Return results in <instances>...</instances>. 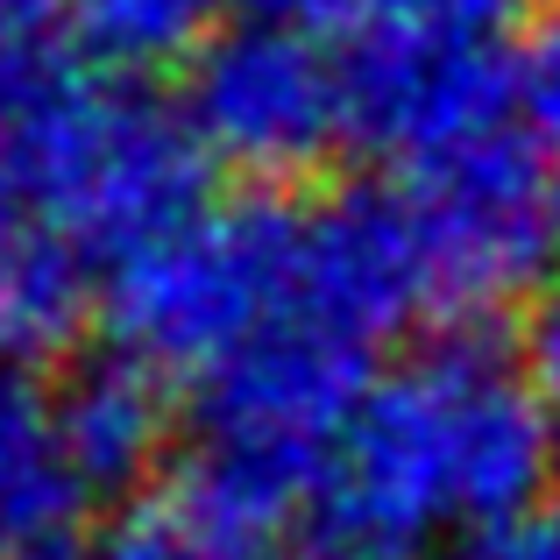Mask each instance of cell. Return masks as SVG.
<instances>
[{
  "label": "cell",
  "mask_w": 560,
  "mask_h": 560,
  "mask_svg": "<svg viewBox=\"0 0 560 560\" xmlns=\"http://www.w3.org/2000/svg\"><path fill=\"white\" fill-rule=\"evenodd\" d=\"M553 419L525 362L490 334H440L376 370L319 476V525L348 560H411L539 504Z\"/></svg>",
  "instance_id": "1"
},
{
  "label": "cell",
  "mask_w": 560,
  "mask_h": 560,
  "mask_svg": "<svg viewBox=\"0 0 560 560\" xmlns=\"http://www.w3.org/2000/svg\"><path fill=\"white\" fill-rule=\"evenodd\" d=\"M206 171L185 107L128 79L65 65L0 93V185L79 262L114 270L142 242L206 206Z\"/></svg>",
  "instance_id": "2"
},
{
  "label": "cell",
  "mask_w": 560,
  "mask_h": 560,
  "mask_svg": "<svg viewBox=\"0 0 560 560\" xmlns=\"http://www.w3.org/2000/svg\"><path fill=\"white\" fill-rule=\"evenodd\" d=\"M305 206L234 199L199 206L100 277V313L121 355L156 376H213L234 348L299 313Z\"/></svg>",
  "instance_id": "3"
},
{
  "label": "cell",
  "mask_w": 560,
  "mask_h": 560,
  "mask_svg": "<svg viewBox=\"0 0 560 560\" xmlns=\"http://www.w3.org/2000/svg\"><path fill=\"white\" fill-rule=\"evenodd\" d=\"M525 0H341L334 57L348 85V136L383 156H425L518 121Z\"/></svg>",
  "instance_id": "4"
},
{
  "label": "cell",
  "mask_w": 560,
  "mask_h": 560,
  "mask_svg": "<svg viewBox=\"0 0 560 560\" xmlns=\"http://www.w3.org/2000/svg\"><path fill=\"white\" fill-rule=\"evenodd\" d=\"M553 156L518 121L405 171L397 199L419 234L433 313L490 319L518 305L560 256V185Z\"/></svg>",
  "instance_id": "5"
},
{
  "label": "cell",
  "mask_w": 560,
  "mask_h": 560,
  "mask_svg": "<svg viewBox=\"0 0 560 560\" xmlns=\"http://www.w3.org/2000/svg\"><path fill=\"white\" fill-rule=\"evenodd\" d=\"M185 121L213 164L256 185L313 178L348 142L341 57L284 22H234L185 65Z\"/></svg>",
  "instance_id": "6"
},
{
  "label": "cell",
  "mask_w": 560,
  "mask_h": 560,
  "mask_svg": "<svg viewBox=\"0 0 560 560\" xmlns=\"http://www.w3.org/2000/svg\"><path fill=\"white\" fill-rule=\"evenodd\" d=\"M299 313L355 334L362 348L405 334L433 313V284L419 262V234L397 191H348V199L305 206V291Z\"/></svg>",
  "instance_id": "7"
},
{
  "label": "cell",
  "mask_w": 560,
  "mask_h": 560,
  "mask_svg": "<svg viewBox=\"0 0 560 560\" xmlns=\"http://www.w3.org/2000/svg\"><path fill=\"white\" fill-rule=\"evenodd\" d=\"M171 376H156L150 362L107 355L79 362L65 383H57V433H65L71 476L85 482V497H128L156 476L171 447Z\"/></svg>",
  "instance_id": "8"
},
{
  "label": "cell",
  "mask_w": 560,
  "mask_h": 560,
  "mask_svg": "<svg viewBox=\"0 0 560 560\" xmlns=\"http://www.w3.org/2000/svg\"><path fill=\"white\" fill-rule=\"evenodd\" d=\"M93 504L57 433V390L36 362H0V547H57Z\"/></svg>",
  "instance_id": "9"
},
{
  "label": "cell",
  "mask_w": 560,
  "mask_h": 560,
  "mask_svg": "<svg viewBox=\"0 0 560 560\" xmlns=\"http://www.w3.org/2000/svg\"><path fill=\"white\" fill-rule=\"evenodd\" d=\"M242 0H65V28L114 71L191 65Z\"/></svg>",
  "instance_id": "10"
},
{
  "label": "cell",
  "mask_w": 560,
  "mask_h": 560,
  "mask_svg": "<svg viewBox=\"0 0 560 560\" xmlns=\"http://www.w3.org/2000/svg\"><path fill=\"white\" fill-rule=\"evenodd\" d=\"M79 284H85V262L0 185V319L22 327L28 341H57L79 313Z\"/></svg>",
  "instance_id": "11"
},
{
  "label": "cell",
  "mask_w": 560,
  "mask_h": 560,
  "mask_svg": "<svg viewBox=\"0 0 560 560\" xmlns=\"http://www.w3.org/2000/svg\"><path fill=\"white\" fill-rule=\"evenodd\" d=\"M93 560H270V553L228 539L185 497H164V504H136L128 518H114V533L93 547Z\"/></svg>",
  "instance_id": "12"
},
{
  "label": "cell",
  "mask_w": 560,
  "mask_h": 560,
  "mask_svg": "<svg viewBox=\"0 0 560 560\" xmlns=\"http://www.w3.org/2000/svg\"><path fill=\"white\" fill-rule=\"evenodd\" d=\"M65 0H0V93L65 65Z\"/></svg>",
  "instance_id": "13"
},
{
  "label": "cell",
  "mask_w": 560,
  "mask_h": 560,
  "mask_svg": "<svg viewBox=\"0 0 560 560\" xmlns=\"http://www.w3.org/2000/svg\"><path fill=\"white\" fill-rule=\"evenodd\" d=\"M454 560H560V497H539V504L468 533Z\"/></svg>",
  "instance_id": "14"
},
{
  "label": "cell",
  "mask_w": 560,
  "mask_h": 560,
  "mask_svg": "<svg viewBox=\"0 0 560 560\" xmlns=\"http://www.w3.org/2000/svg\"><path fill=\"white\" fill-rule=\"evenodd\" d=\"M518 128L560 164V22L518 57Z\"/></svg>",
  "instance_id": "15"
},
{
  "label": "cell",
  "mask_w": 560,
  "mask_h": 560,
  "mask_svg": "<svg viewBox=\"0 0 560 560\" xmlns=\"http://www.w3.org/2000/svg\"><path fill=\"white\" fill-rule=\"evenodd\" d=\"M525 370H533L539 397H560V291L533 313V341H525Z\"/></svg>",
  "instance_id": "16"
},
{
  "label": "cell",
  "mask_w": 560,
  "mask_h": 560,
  "mask_svg": "<svg viewBox=\"0 0 560 560\" xmlns=\"http://www.w3.org/2000/svg\"><path fill=\"white\" fill-rule=\"evenodd\" d=\"M334 8H341V0H242L248 22H284V28H305V36H327Z\"/></svg>",
  "instance_id": "17"
},
{
  "label": "cell",
  "mask_w": 560,
  "mask_h": 560,
  "mask_svg": "<svg viewBox=\"0 0 560 560\" xmlns=\"http://www.w3.org/2000/svg\"><path fill=\"white\" fill-rule=\"evenodd\" d=\"M0 362H36V341L22 327H8V319H0Z\"/></svg>",
  "instance_id": "18"
},
{
  "label": "cell",
  "mask_w": 560,
  "mask_h": 560,
  "mask_svg": "<svg viewBox=\"0 0 560 560\" xmlns=\"http://www.w3.org/2000/svg\"><path fill=\"white\" fill-rule=\"evenodd\" d=\"M8 560H93V553H79V539H57V547H28V553H8Z\"/></svg>",
  "instance_id": "19"
},
{
  "label": "cell",
  "mask_w": 560,
  "mask_h": 560,
  "mask_svg": "<svg viewBox=\"0 0 560 560\" xmlns=\"http://www.w3.org/2000/svg\"><path fill=\"white\" fill-rule=\"evenodd\" d=\"M547 419H553V476H560V397H547Z\"/></svg>",
  "instance_id": "20"
},
{
  "label": "cell",
  "mask_w": 560,
  "mask_h": 560,
  "mask_svg": "<svg viewBox=\"0 0 560 560\" xmlns=\"http://www.w3.org/2000/svg\"><path fill=\"white\" fill-rule=\"evenodd\" d=\"M299 560H348V553H334V547H319V553H299Z\"/></svg>",
  "instance_id": "21"
},
{
  "label": "cell",
  "mask_w": 560,
  "mask_h": 560,
  "mask_svg": "<svg viewBox=\"0 0 560 560\" xmlns=\"http://www.w3.org/2000/svg\"><path fill=\"white\" fill-rule=\"evenodd\" d=\"M547 8H553V14H560V0H547Z\"/></svg>",
  "instance_id": "22"
}]
</instances>
